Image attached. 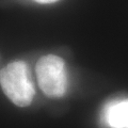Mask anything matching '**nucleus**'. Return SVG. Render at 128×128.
Wrapping results in <instances>:
<instances>
[{
  "label": "nucleus",
  "instance_id": "1",
  "mask_svg": "<svg viewBox=\"0 0 128 128\" xmlns=\"http://www.w3.org/2000/svg\"><path fill=\"white\" fill-rule=\"evenodd\" d=\"M0 84L10 100L18 107H27L33 100L34 86L27 64L15 61L0 72Z\"/></svg>",
  "mask_w": 128,
  "mask_h": 128
},
{
  "label": "nucleus",
  "instance_id": "2",
  "mask_svg": "<svg viewBox=\"0 0 128 128\" xmlns=\"http://www.w3.org/2000/svg\"><path fill=\"white\" fill-rule=\"evenodd\" d=\"M36 76L41 90L51 98L62 97L66 92L67 76L64 61L57 56H44L36 63Z\"/></svg>",
  "mask_w": 128,
  "mask_h": 128
},
{
  "label": "nucleus",
  "instance_id": "3",
  "mask_svg": "<svg viewBox=\"0 0 128 128\" xmlns=\"http://www.w3.org/2000/svg\"><path fill=\"white\" fill-rule=\"evenodd\" d=\"M102 120L109 128H128V99H118L107 104Z\"/></svg>",
  "mask_w": 128,
  "mask_h": 128
},
{
  "label": "nucleus",
  "instance_id": "4",
  "mask_svg": "<svg viewBox=\"0 0 128 128\" xmlns=\"http://www.w3.org/2000/svg\"><path fill=\"white\" fill-rule=\"evenodd\" d=\"M36 2H40V3H52V2H56L58 0H34Z\"/></svg>",
  "mask_w": 128,
  "mask_h": 128
}]
</instances>
